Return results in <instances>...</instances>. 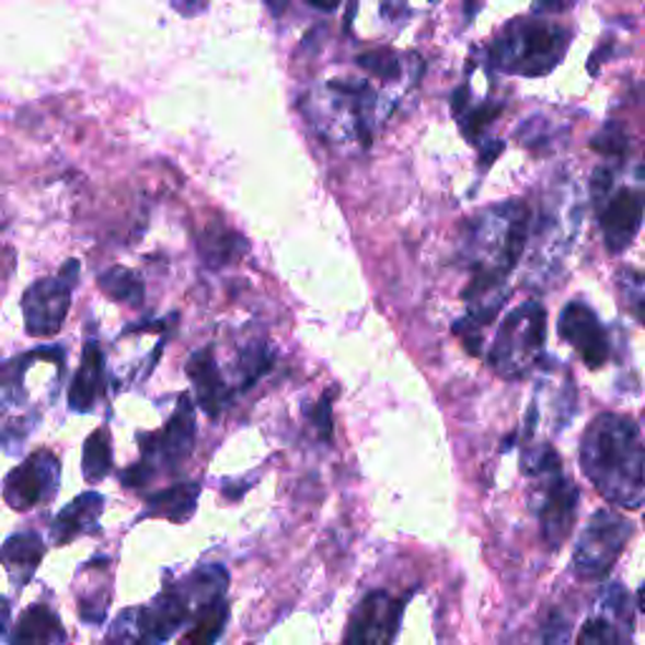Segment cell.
Wrapping results in <instances>:
<instances>
[{
    "label": "cell",
    "instance_id": "obj_10",
    "mask_svg": "<svg viewBox=\"0 0 645 645\" xmlns=\"http://www.w3.org/2000/svg\"><path fill=\"white\" fill-rule=\"evenodd\" d=\"M58 482H61V464L51 451H38L15 467L5 480V502L13 509H31L56 497Z\"/></svg>",
    "mask_w": 645,
    "mask_h": 645
},
{
    "label": "cell",
    "instance_id": "obj_27",
    "mask_svg": "<svg viewBox=\"0 0 645 645\" xmlns=\"http://www.w3.org/2000/svg\"><path fill=\"white\" fill-rule=\"evenodd\" d=\"M592 149L606 157H623L627 152V137L623 127L620 124H606L598 137L592 139Z\"/></svg>",
    "mask_w": 645,
    "mask_h": 645
},
{
    "label": "cell",
    "instance_id": "obj_18",
    "mask_svg": "<svg viewBox=\"0 0 645 645\" xmlns=\"http://www.w3.org/2000/svg\"><path fill=\"white\" fill-rule=\"evenodd\" d=\"M104 509V497L96 492H87L71 502L69 507L61 509L51 525L54 544H66L81 538L91 530H96L99 515Z\"/></svg>",
    "mask_w": 645,
    "mask_h": 645
},
{
    "label": "cell",
    "instance_id": "obj_7",
    "mask_svg": "<svg viewBox=\"0 0 645 645\" xmlns=\"http://www.w3.org/2000/svg\"><path fill=\"white\" fill-rule=\"evenodd\" d=\"M592 197L598 205L606 247L610 253H623L643 224L645 195L633 187L613 192V174L608 170H598L592 177Z\"/></svg>",
    "mask_w": 645,
    "mask_h": 645
},
{
    "label": "cell",
    "instance_id": "obj_8",
    "mask_svg": "<svg viewBox=\"0 0 645 645\" xmlns=\"http://www.w3.org/2000/svg\"><path fill=\"white\" fill-rule=\"evenodd\" d=\"M633 538V525L618 512L600 509L585 527L577 540L573 565L575 573L585 580H600L610 573V567L623 555L625 544Z\"/></svg>",
    "mask_w": 645,
    "mask_h": 645
},
{
    "label": "cell",
    "instance_id": "obj_35",
    "mask_svg": "<svg viewBox=\"0 0 645 645\" xmlns=\"http://www.w3.org/2000/svg\"><path fill=\"white\" fill-rule=\"evenodd\" d=\"M641 172H643V174H645V164H643V170H641Z\"/></svg>",
    "mask_w": 645,
    "mask_h": 645
},
{
    "label": "cell",
    "instance_id": "obj_28",
    "mask_svg": "<svg viewBox=\"0 0 645 645\" xmlns=\"http://www.w3.org/2000/svg\"><path fill=\"white\" fill-rule=\"evenodd\" d=\"M318 426H321V434L323 439L331 437V408H329V399H323V404L318 406Z\"/></svg>",
    "mask_w": 645,
    "mask_h": 645
},
{
    "label": "cell",
    "instance_id": "obj_22",
    "mask_svg": "<svg viewBox=\"0 0 645 645\" xmlns=\"http://www.w3.org/2000/svg\"><path fill=\"white\" fill-rule=\"evenodd\" d=\"M99 288H102L108 298L119 300V303H145V285L137 278V273L127 270V267H112V270L99 275Z\"/></svg>",
    "mask_w": 645,
    "mask_h": 645
},
{
    "label": "cell",
    "instance_id": "obj_31",
    "mask_svg": "<svg viewBox=\"0 0 645 645\" xmlns=\"http://www.w3.org/2000/svg\"><path fill=\"white\" fill-rule=\"evenodd\" d=\"M482 5H484V0H464V19L474 21Z\"/></svg>",
    "mask_w": 645,
    "mask_h": 645
},
{
    "label": "cell",
    "instance_id": "obj_29",
    "mask_svg": "<svg viewBox=\"0 0 645 645\" xmlns=\"http://www.w3.org/2000/svg\"><path fill=\"white\" fill-rule=\"evenodd\" d=\"M8 627H11V602L0 595V641L8 638Z\"/></svg>",
    "mask_w": 645,
    "mask_h": 645
},
{
    "label": "cell",
    "instance_id": "obj_9",
    "mask_svg": "<svg viewBox=\"0 0 645 645\" xmlns=\"http://www.w3.org/2000/svg\"><path fill=\"white\" fill-rule=\"evenodd\" d=\"M79 283V263L69 260L56 278H44L31 285L23 296V318H26V331L33 338H48L61 331V325L69 315L73 288Z\"/></svg>",
    "mask_w": 645,
    "mask_h": 645
},
{
    "label": "cell",
    "instance_id": "obj_26",
    "mask_svg": "<svg viewBox=\"0 0 645 645\" xmlns=\"http://www.w3.org/2000/svg\"><path fill=\"white\" fill-rule=\"evenodd\" d=\"M358 66H361V69H366V71H371L373 77H379L383 81L399 79V73H401V61H399V56L391 51V48H376V51L358 56Z\"/></svg>",
    "mask_w": 645,
    "mask_h": 645
},
{
    "label": "cell",
    "instance_id": "obj_32",
    "mask_svg": "<svg viewBox=\"0 0 645 645\" xmlns=\"http://www.w3.org/2000/svg\"><path fill=\"white\" fill-rule=\"evenodd\" d=\"M306 3L321 8V11H336V8L341 5V0H306Z\"/></svg>",
    "mask_w": 645,
    "mask_h": 645
},
{
    "label": "cell",
    "instance_id": "obj_25",
    "mask_svg": "<svg viewBox=\"0 0 645 645\" xmlns=\"http://www.w3.org/2000/svg\"><path fill=\"white\" fill-rule=\"evenodd\" d=\"M618 288L620 298H623V306L631 310L641 323H645V275L635 270H623L618 275Z\"/></svg>",
    "mask_w": 645,
    "mask_h": 645
},
{
    "label": "cell",
    "instance_id": "obj_33",
    "mask_svg": "<svg viewBox=\"0 0 645 645\" xmlns=\"http://www.w3.org/2000/svg\"><path fill=\"white\" fill-rule=\"evenodd\" d=\"M267 3H270L273 13H283L285 5H288V0H267Z\"/></svg>",
    "mask_w": 645,
    "mask_h": 645
},
{
    "label": "cell",
    "instance_id": "obj_2",
    "mask_svg": "<svg viewBox=\"0 0 645 645\" xmlns=\"http://www.w3.org/2000/svg\"><path fill=\"white\" fill-rule=\"evenodd\" d=\"M580 464L608 502L627 509L645 505V439L627 416L595 418L580 444Z\"/></svg>",
    "mask_w": 645,
    "mask_h": 645
},
{
    "label": "cell",
    "instance_id": "obj_12",
    "mask_svg": "<svg viewBox=\"0 0 645 645\" xmlns=\"http://www.w3.org/2000/svg\"><path fill=\"white\" fill-rule=\"evenodd\" d=\"M560 336L577 350V356H580L590 368H600L602 364H608V333L600 325L598 315L590 310V306L580 303V300L569 303L563 310V315H560Z\"/></svg>",
    "mask_w": 645,
    "mask_h": 645
},
{
    "label": "cell",
    "instance_id": "obj_5",
    "mask_svg": "<svg viewBox=\"0 0 645 645\" xmlns=\"http://www.w3.org/2000/svg\"><path fill=\"white\" fill-rule=\"evenodd\" d=\"M522 467L527 474L540 480L538 492H534V509H538L544 542L552 550H557L573 530L580 494H577L575 484L560 472V459L550 447L527 454Z\"/></svg>",
    "mask_w": 645,
    "mask_h": 645
},
{
    "label": "cell",
    "instance_id": "obj_15",
    "mask_svg": "<svg viewBox=\"0 0 645 645\" xmlns=\"http://www.w3.org/2000/svg\"><path fill=\"white\" fill-rule=\"evenodd\" d=\"M187 373L192 376V381H195V399L197 404L203 406V412L212 418L220 416L224 412V406L230 404L232 391L228 383H224L220 368H217L215 350L203 348L197 350V354H192Z\"/></svg>",
    "mask_w": 645,
    "mask_h": 645
},
{
    "label": "cell",
    "instance_id": "obj_16",
    "mask_svg": "<svg viewBox=\"0 0 645 645\" xmlns=\"http://www.w3.org/2000/svg\"><path fill=\"white\" fill-rule=\"evenodd\" d=\"M46 555V544L36 532H21L13 534L0 548V563H3L8 577L15 588L23 590L36 575L41 560Z\"/></svg>",
    "mask_w": 645,
    "mask_h": 645
},
{
    "label": "cell",
    "instance_id": "obj_17",
    "mask_svg": "<svg viewBox=\"0 0 645 645\" xmlns=\"http://www.w3.org/2000/svg\"><path fill=\"white\" fill-rule=\"evenodd\" d=\"M102 391H104V354L94 341H89L87 348H83L79 371L77 376H73L71 389H69L71 412L89 414Z\"/></svg>",
    "mask_w": 645,
    "mask_h": 645
},
{
    "label": "cell",
    "instance_id": "obj_3",
    "mask_svg": "<svg viewBox=\"0 0 645 645\" xmlns=\"http://www.w3.org/2000/svg\"><path fill=\"white\" fill-rule=\"evenodd\" d=\"M569 46V33L538 19L512 21L489 48V61L517 77H544L560 66Z\"/></svg>",
    "mask_w": 645,
    "mask_h": 645
},
{
    "label": "cell",
    "instance_id": "obj_34",
    "mask_svg": "<svg viewBox=\"0 0 645 645\" xmlns=\"http://www.w3.org/2000/svg\"><path fill=\"white\" fill-rule=\"evenodd\" d=\"M638 608L645 613V583H643V588H641V592H638Z\"/></svg>",
    "mask_w": 645,
    "mask_h": 645
},
{
    "label": "cell",
    "instance_id": "obj_14",
    "mask_svg": "<svg viewBox=\"0 0 645 645\" xmlns=\"http://www.w3.org/2000/svg\"><path fill=\"white\" fill-rule=\"evenodd\" d=\"M602 613L598 618L588 620L580 631V641L585 643H623L631 641V610H627V592L623 588L613 585L606 595H602Z\"/></svg>",
    "mask_w": 645,
    "mask_h": 645
},
{
    "label": "cell",
    "instance_id": "obj_21",
    "mask_svg": "<svg viewBox=\"0 0 645 645\" xmlns=\"http://www.w3.org/2000/svg\"><path fill=\"white\" fill-rule=\"evenodd\" d=\"M245 250V240H242L238 232L224 228H209L203 234V242H199V253H203L205 263L215 267L232 263V260H238Z\"/></svg>",
    "mask_w": 645,
    "mask_h": 645
},
{
    "label": "cell",
    "instance_id": "obj_19",
    "mask_svg": "<svg viewBox=\"0 0 645 645\" xmlns=\"http://www.w3.org/2000/svg\"><path fill=\"white\" fill-rule=\"evenodd\" d=\"M199 497V484L197 482H182L174 484V487H166L157 492L147 502V515L152 517H166L172 522H187V519L195 515Z\"/></svg>",
    "mask_w": 645,
    "mask_h": 645
},
{
    "label": "cell",
    "instance_id": "obj_30",
    "mask_svg": "<svg viewBox=\"0 0 645 645\" xmlns=\"http://www.w3.org/2000/svg\"><path fill=\"white\" fill-rule=\"evenodd\" d=\"M565 8V0H534V5H532V11L534 13H557V11H563Z\"/></svg>",
    "mask_w": 645,
    "mask_h": 645
},
{
    "label": "cell",
    "instance_id": "obj_20",
    "mask_svg": "<svg viewBox=\"0 0 645 645\" xmlns=\"http://www.w3.org/2000/svg\"><path fill=\"white\" fill-rule=\"evenodd\" d=\"M13 643H64L66 633L61 620L48 606H33L11 633Z\"/></svg>",
    "mask_w": 645,
    "mask_h": 645
},
{
    "label": "cell",
    "instance_id": "obj_23",
    "mask_svg": "<svg viewBox=\"0 0 645 645\" xmlns=\"http://www.w3.org/2000/svg\"><path fill=\"white\" fill-rule=\"evenodd\" d=\"M112 472V444L106 431H94L83 444V476L87 482L96 484Z\"/></svg>",
    "mask_w": 645,
    "mask_h": 645
},
{
    "label": "cell",
    "instance_id": "obj_24",
    "mask_svg": "<svg viewBox=\"0 0 645 645\" xmlns=\"http://www.w3.org/2000/svg\"><path fill=\"white\" fill-rule=\"evenodd\" d=\"M228 618H230L228 600L220 598V600L209 602L207 608H203L195 615V627H192L187 641H192V643H215L222 635L224 625H228Z\"/></svg>",
    "mask_w": 645,
    "mask_h": 645
},
{
    "label": "cell",
    "instance_id": "obj_1",
    "mask_svg": "<svg viewBox=\"0 0 645 645\" xmlns=\"http://www.w3.org/2000/svg\"><path fill=\"white\" fill-rule=\"evenodd\" d=\"M527 232H530V209L519 199L492 205L467 222L462 240V257L472 283L464 290L469 313L454 331L464 338L467 348L476 354L480 331L497 318L505 303L507 275L515 270L525 253Z\"/></svg>",
    "mask_w": 645,
    "mask_h": 645
},
{
    "label": "cell",
    "instance_id": "obj_11",
    "mask_svg": "<svg viewBox=\"0 0 645 645\" xmlns=\"http://www.w3.org/2000/svg\"><path fill=\"white\" fill-rule=\"evenodd\" d=\"M195 404H192L189 396H180L177 412L170 418V424L164 426V431L154 434L149 439L152 444H145V462L177 469L195 449Z\"/></svg>",
    "mask_w": 645,
    "mask_h": 645
},
{
    "label": "cell",
    "instance_id": "obj_4",
    "mask_svg": "<svg viewBox=\"0 0 645 645\" xmlns=\"http://www.w3.org/2000/svg\"><path fill=\"white\" fill-rule=\"evenodd\" d=\"M544 333H548V315H544V308L540 303H525L515 308L502 321L489 348L487 364L492 366V371L509 381L525 379L540 361Z\"/></svg>",
    "mask_w": 645,
    "mask_h": 645
},
{
    "label": "cell",
    "instance_id": "obj_6",
    "mask_svg": "<svg viewBox=\"0 0 645 645\" xmlns=\"http://www.w3.org/2000/svg\"><path fill=\"white\" fill-rule=\"evenodd\" d=\"M124 615L131 620V625L114 623V641H134V643H166L172 635L187 625L195 618V608L184 585H170L149 606L139 610H124Z\"/></svg>",
    "mask_w": 645,
    "mask_h": 645
},
{
    "label": "cell",
    "instance_id": "obj_13",
    "mask_svg": "<svg viewBox=\"0 0 645 645\" xmlns=\"http://www.w3.org/2000/svg\"><path fill=\"white\" fill-rule=\"evenodd\" d=\"M404 602L393 600L387 592H371L350 618V643H389L399 631Z\"/></svg>",
    "mask_w": 645,
    "mask_h": 645
}]
</instances>
